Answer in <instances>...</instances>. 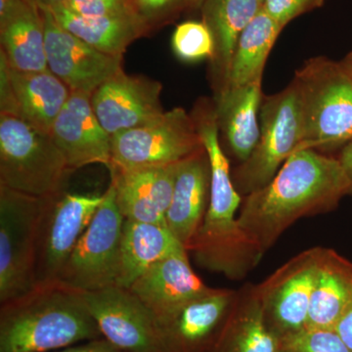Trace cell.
I'll list each match as a JSON object with an SVG mask.
<instances>
[{
    "label": "cell",
    "mask_w": 352,
    "mask_h": 352,
    "mask_svg": "<svg viewBox=\"0 0 352 352\" xmlns=\"http://www.w3.org/2000/svg\"><path fill=\"white\" fill-rule=\"evenodd\" d=\"M349 192L338 157L298 150L268 184L245 197L240 226L265 254L298 220L335 210Z\"/></svg>",
    "instance_id": "6da1fadb"
},
{
    "label": "cell",
    "mask_w": 352,
    "mask_h": 352,
    "mask_svg": "<svg viewBox=\"0 0 352 352\" xmlns=\"http://www.w3.org/2000/svg\"><path fill=\"white\" fill-rule=\"evenodd\" d=\"M101 338L82 292L60 280L0 303V352H51Z\"/></svg>",
    "instance_id": "7a4b0ae2"
},
{
    "label": "cell",
    "mask_w": 352,
    "mask_h": 352,
    "mask_svg": "<svg viewBox=\"0 0 352 352\" xmlns=\"http://www.w3.org/2000/svg\"><path fill=\"white\" fill-rule=\"evenodd\" d=\"M210 166V201L203 223L187 251L201 267L239 281L258 266L264 254L240 226L242 196L232 179L219 134L204 138Z\"/></svg>",
    "instance_id": "3957f363"
},
{
    "label": "cell",
    "mask_w": 352,
    "mask_h": 352,
    "mask_svg": "<svg viewBox=\"0 0 352 352\" xmlns=\"http://www.w3.org/2000/svg\"><path fill=\"white\" fill-rule=\"evenodd\" d=\"M292 83L300 115L298 150L326 154L342 149L352 140V82L340 61L310 58L296 69Z\"/></svg>",
    "instance_id": "277c9868"
},
{
    "label": "cell",
    "mask_w": 352,
    "mask_h": 352,
    "mask_svg": "<svg viewBox=\"0 0 352 352\" xmlns=\"http://www.w3.org/2000/svg\"><path fill=\"white\" fill-rule=\"evenodd\" d=\"M71 173L50 133L0 112V186L47 199L64 192Z\"/></svg>",
    "instance_id": "5b68a950"
},
{
    "label": "cell",
    "mask_w": 352,
    "mask_h": 352,
    "mask_svg": "<svg viewBox=\"0 0 352 352\" xmlns=\"http://www.w3.org/2000/svg\"><path fill=\"white\" fill-rule=\"evenodd\" d=\"M300 143V115L293 83L273 95H263L259 109V138L251 156L232 173L241 196L271 182Z\"/></svg>",
    "instance_id": "8992f818"
},
{
    "label": "cell",
    "mask_w": 352,
    "mask_h": 352,
    "mask_svg": "<svg viewBox=\"0 0 352 352\" xmlns=\"http://www.w3.org/2000/svg\"><path fill=\"white\" fill-rule=\"evenodd\" d=\"M45 199L0 186V303L36 285L39 221Z\"/></svg>",
    "instance_id": "52a82bcc"
},
{
    "label": "cell",
    "mask_w": 352,
    "mask_h": 352,
    "mask_svg": "<svg viewBox=\"0 0 352 352\" xmlns=\"http://www.w3.org/2000/svg\"><path fill=\"white\" fill-rule=\"evenodd\" d=\"M203 150L192 115L184 109L173 108L145 126L113 136L110 170L171 166Z\"/></svg>",
    "instance_id": "ba28073f"
},
{
    "label": "cell",
    "mask_w": 352,
    "mask_h": 352,
    "mask_svg": "<svg viewBox=\"0 0 352 352\" xmlns=\"http://www.w3.org/2000/svg\"><path fill=\"white\" fill-rule=\"evenodd\" d=\"M124 220L111 182L100 207L67 261L60 281L82 293L116 285Z\"/></svg>",
    "instance_id": "9c48e42d"
},
{
    "label": "cell",
    "mask_w": 352,
    "mask_h": 352,
    "mask_svg": "<svg viewBox=\"0 0 352 352\" xmlns=\"http://www.w3.org/2000/svg\"><path fill=\"white\" fill-rule=\"evenodd\" d=\"M321 251L300 252L254 286L266 325L281 342L307 328Z\"/></svg>",
    "instance_id": "30bf717a"
},
{
    "label": "cell",
    "mask_w": 352,
    "mask_h": 352,
    "mask_svg": "<svg viewBox=\"0 0 352 352\" xmlns=\"http://www.w3.org/2000/svg\"><path fill=\"white\" fill-rule=\"evenodd\" d=\"M103 199L104 194L66 192L45 199L38 226L36 285L59 280Z\"/></svg>",
    "instance_id": "8fae6325"
},
{
    "label": "cell",
    "mask_w": 352,
    "mask_h": 352,
    "mask_svg": "<svg viewBox=\"0 0 352 352\" xmlns=\"http://www.w3.org/2000/svg\"><path fill=\"white\" fill-rule=\"evenodd\" d=\"M104 339L124 352H161L157 320L129 289L113 285L83 293Z\"/></svg>",
    "instance_id": "7c38bea8"
},
{
    "label": "cell",
    "mask_w": 352,
    "mask_h": 352,
    "mask_svg": "<svg viewBox=\"0 0 352 352\" xmlns=\"http://www.w3.org/2000/svg\"><path fill=\"white\" fill-rule=\"evenodd\" d=\"M48 69L72 91L91 96L104 82L124 71L122 57L95 50L58 24L48 9H41Z\"/></svg>",
    "instance_id": "4fadbf2b"
},
{
    "label": "cell",
    "mask_w": 352,
    "mask_h": 352,
    "mask_svg": "<svg viewBox=\"0 0 352 352\" xmlns=\"http://www.w3.org/2000/svg\"><path fill=\"white\" fill-rule=\"evenodd\" d=\"M237 292L212 288L157 319L161 352H210L226 325Z\"/></svg>",
    "instance_id": "5bb4252c"
},
{
    "label": "cell",
    "mask_w": 352,
    "mask_h": 352,
    "mask_svg": "<svg viewBox=\"0 0 352 352\" xmlns=\"http://www.w3.org/2000/svg\"><path fill=\"white\" fill-rule=\"evenodd\" d=\"M162 90L163 85L157 80L122 71L97 88L90 101L102 127L113 138L161 117Z\"/></svg>",
    "instance_id": "9a60e30c"
},
{
    "label": "cell",
    "mask_w": 352,
    "mask_h": 352,
    "mask_svg": "<svg viewBox=\"0 0 352 352\" xmlns=\"http://www.w3.org/2000/svg\"><path fill=\"white\" fill-rule=\"evenodd\" d=\"M1 110L25 120L39 131L51 127L72 94L66 83L50 69L21 72L10 68L0 54Z\"/></svg>",
    "instance_id": "2e32d148"
},
{
    "label": "cell",
    "mask_w": 352,
    "mask_h": 352,
    "mask_svg": "<svg viewBox=\"0 0 352 352\" xmlns=\"http://www.w3.org/2000/svg\"><path fill=\"white\" fill-rule=\"evenodd\" d=\"M90 97L72 91L51 127V138L72 171L90 164L112 166V138L97 119Z\"/></svg>",
    "instance_id": "e0dca14e"
},
{
    "label": "cell",
    "mask_w": 352,
    "mask_h": 352,
    "mask_svg": "<svg viewBox=\"0 0 352 352\" xmlns=\"http://www.w3.org/2000/svg\"><path fill=\"white\" fill-rule=\"evenodd\" d=\"M212 289L192 268L187 250L176 252L154 264L129 288L156 320Z\"/></svg>",
    "instance_id": "ac0fdd59"
},
{
    "label": "cell",
    "mask_w": 352,
    "mask_h": 352,
    "mask_svg": "<svg viewBox=\"0 0 352 352\" xmlns=\"http://www.w3.org/2000/svg\"><path fill=\"white\" fill-rule=\"evenodd\" d=\"M178 164L166 166L110 170L116 201L124 219L166 224Z\"/></svg>",
    "instance_id": "d6986e66"
},
{
    "label": "cell",
    "mask_w": 352,
    "mask_h": 352,
    "mask_svg": "<svg viewBox=\"0 0 352 352\" xmlns=\"http://www.w3.org/2000/svg\"><path fill=\"white\" fill-rule=\"evenodd\" d=\"M210 192V160L205 149L178 164L166 217V227L186 250L205 219Z\"/></svg>",
    "instance_id": "ffe728a7"
},
{
    "label": "cell",
    "mask_w": 352,
    "mask_h": 352,
    "mask_svg": "<svg viewBox=\"0 0 352 352\" xmlns=\"http://www.w3.org/2000/svg\"><path fill=\"white\" fill-rule=\"evenodd\" d=\"M263 80L228 87L215 94L214 109L219 131L234 156L243 163L251 156L259 138V109Z\"/></svg>",
    "instance_id": "44dd1931"
},
{
    "label": "cell",
    "mask_w": 352,
    "mask_h": 352,
    "mask_svg": "<svg viewBox=\"0 0 352 352\" xmlns=\"http://www.w3.org/2000/svg\"><path fill=\"white\" fill-rule=\"evenodd\" d=\"M1 55L10 68L21 72L47 71L43 11L17 0L0 14Z\"/></svg>",
    "instance_id": "7402d4cb"
},
{
    "label": "cell",
    "mask_w": 352,
    "mask_h": 352,
    "mask_svg": "<svg viewBox=\"0 0 352 352\" xmlns=\"http://www.w3.org/2000/svg\"><path fill=\"white\" fill-rule=\"evenodd\" d=\"M263 7L261 0H205L201 21L208 25L214 41L210 73L215 94L226 87L229 69L241 34Z\"/></svg>",
    "instance_id": "603a6c76"
},
{
    "label": "cell",
    "mask_w": 352,
    "mask_h": 352,
    "mask_svg": "<svg viewBox=\"0 0 352 352\" xmlns=\"http://www.w3.org/2000/svg\"><path fill=\"white\" fill-rule=\"evenodd\" d=\"M182 250L166 224L124 220L116 285L131 288L154 264Z\"/></svg>",
    "instance_id": "cb8c5ba5"
},
{
    "label": "cell",
    "mask_w": 352,
    "mask_h": 352,
    "mask_svg": "<svg viewBox=\"0 0 352 352\" xmlns=\"http://www.w3.org/2000/svg\"><path fill=\"white\" fill-rule=\"evenodd\" d=\"M352 305V263L322 248L307 329L333 330Z\"/></svg>",
    "instance_id": "d4e9b609"
},
{
    "label": "cell",
    "mask_w": 352,
    "mask_h": 352,
    "mask_svg": "<svg viewBox=\"0 0 352 352\" xmlns=\"http://www.w3.org/2000/svg\"><path fill=\"white\" fill-rule=\"evenodd\" d=\"M282 342L266 325L252 285L236 293L226 325L210 352H281Z\"/></svg>",
    "instance_id": "484cf974"
},
{
    "label": "cell",
    "mask_w": 352,
    "mask_h": 352,
    "mask_svg": "<svg viewBox=\"0 0 352 352\" xmlns=\"http://www.w3.org/2000/svg\"><path fill=\"white\" fill-rule=\"evenodd\" d=\"M58 24L95 50L113 56H124L127 47L145 36L140 25L131 17H87L64 6L48 9Z\"/></svg>",
    "instance_id": "4316f807"
},
{
    "label": "cell",
    "mask_w": 352,
    "mask_h": 352,
    "mask_svg": "<svg viewBox=\"0 0 352 352\" xmlns=\"http://www.w3.org/2000/svg\"><path fill=\"white\" fill-rule=\"evenodd\" d=\"M283 29L263 7L238 39L226 87L263 80L266 61Z\"/></svg>",
    "instance_id": "83f0119b"
},
{
    "label": "cell",
    "mask_w": 352,
    "mask_h": 352,
    "mask_svg": "<svg viewBox=\"0 0 352 352\" xmlns=\"http://www.w3.org/2000/svg\"><path fill=\"white\" fill-rule=\"evenodd\" d=\"M171 48L175 56L186 63L212 60L214 41L212 32L203 21L190 20L176 25L171 36Z\"/></svg>",
    "instance_id": "f1b7e54d"
},
{
    "label": "cell",
    "mask_w": 352,
    "mask_h": 352,
    "mask_svg": "<svg viewBox=\"0 0 352 352\" xmlns=\"http://www.w3.org/2000/svg\"><path fill=\"white\" fill-rule=\"evenodd\" d=\"M129 6L146 36L177 19L188 9L189 0H129Z\"/></svg>",
    "instance_id": "f546056e"
},
{
    "label": "cell",
    "mask_w": 352,
    "mask_h": 352,
    "mask_svg": "<svg viewBox=\"0 0 352 352\" xmlns=\"http://www.w3.org/2000/svg\"><path fill=\"white\" fill-rule=\"evenodd\" d=\"M281 352H351L335 330L305 329L282 342Z\"/></svg>",
    "instance_id": "4dcf8cb0"
},
{
    "label": "cell",
    "mask_w": 352,
    "mask_h": 352,
    "mask_svg": "<svg viewBox=\"0 0 352 352\" xmlns=\"http://www.w3.org/2000/svg\"><path fill=\"white\" fill-rule=\"evenodd\" d=\"M62 6L71 12L87 17H131L134 19L129 0H67Z\"/></svg>",
    "instance_id": "1f68e13d"
},
{
    "label": "cell",
    "mask_w": 352,
    "mask_h": 352,
    "mask_svg": "<svg viewBox=\"0 0 352 352\" xmlns=\"http://www.w3.org/2000/svg\"><path fill=\"white\" fill-rule=\"evenodd\" d=\"M326 0H264L263 9L285 28L294 19L320 8Z\"/></svg>",
    "instance_id": "d6a6232c"
},
{
    "label": "cell",
    "mask_w": 352,
    "mask_h": 352,
    "mask_svg": "<svg viewBox=\"0 0 352 352\" xmlns=\"http://www.w3.org/2000/svg\"><path fill=\"white\" fill-rule=\"evenodd\" d=\"M51 352H124L120 351L117 346H113L107 340L101 338L94 340H88V342H80V344H75L66 347V349H59V351Z\"/></svg>",
    "instance_id": "836d02e7"
},
{
    "label": "cell",
    "mask_w": 352,
    "mask_h": 352,
    "mask_svg": "<svg viewBox=\"0 0 352 352\" xmlns=\"http://www.w3.org/2000/svg\"><path fill=\"white\" fill-rule=\"evenodd\" d=\"M333 330L339 335L347 349L352 352V305L340 319Z\"/></svg>",
    "instance_id": "e575fe53"
},
{
    "label": "cell",
    "mask_w": 352,
    "mask_h": 352,
    "mask_svg": "<svg viewBox=\"0 0 352 352\" xmlns=\"http://www.w3.org/2000/svg\"><path fill=\"white\" fill-rule=\"evenodd\" d=\"M338 160L342 164V168H344L347 176V179H349V196H352V140L349 141L342 149H340Z\"/></svg>",
    "instance_id": "d590c367"
},
{
    "label": "cell",
    "mask_w": 352,
    "mask_h": 352,
    "mask_svg": "<svg viewBox=\"0 0 352 352\" xmlns=\"http://www.w3.org/2000/svg\"><path fill=\"white\" fill-rule=\"evenodd\" d=\"M25 1L39 9H51L53 7L62 6L67 0H25Z\"/></svg>",
    "instance_id": "8d00e7d4"
},
{
    "label": "cell",
    "mask_w": 352,
    "mask_h": 352,
    "mask_svg": "<svg viewBox=\"0 0 352 352\" xmlns=\"http://www.w3.org/2000/svg\"><path fill=\"white\" fill-rule=\"evenodd\" d=\"M340 64L352 82V50L340 60Z\"/></svg>",
    "instance_id": "74e56055"
},
{
    "label": "cell",
    "mask_w": 352,
    "mask_h": 352,
    "mask_svg": "<svg viewBox=\"0 0 352 352\" xmlns=\"http://www.w3.org/2000/svg\"><path fill=\"white\" fill-rule=\"evenodd\" d=\"M205 0H189L188 10H200Z\"/></svg>",
    "instance_id": "f35d334b"
},
{
    "label": "cell",
    "mask_w": 352,
    "mask_h": 352,
    "mask_svg": "<svg viewBox=\"0 0 352 352\" xmlns=\"http://www.w3.org/2000/svg\"><path fill=\"white\" fill-rule=\"evenodd\" d=\"M261 1H263V3L264 0H261Z\"/></svg>",
    "instance_id": "ab89813d"
}]
</instances>
